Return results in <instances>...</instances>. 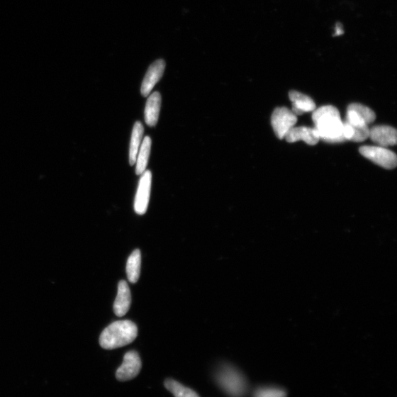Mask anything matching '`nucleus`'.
Returning a JSON list of instances; mask_svg holds the SVG:
<instances>
[{
    "instance_id": "nucleus-8",
    "label": "nucleus",
    "mask_w": 397,
    "mask_h": 397,
    "mask_svg": "<svg viewBox=\"0 0 397 397\" xmlns=\"http://www.w3.org/2000/svg\"><path fill=\"white\" fill-rule=\"evenodd\" d=\"M165 67L166 63L163 59H159L150 65L141 88V94L143 96H149L155 86L160 81L164 74Z\"/></svg>"
},
{
    "instance_id": "nucleus-18",
    "label": "nucleus",
    "mask_w": 397,
    "mask_h": 397,
    "mask_svg": "<svg viewBox=\"0 0 397 397\" xmlns=\"http://www.w3.org/2000/svg\"><path fill=\"white\" fill-rule=\"evenodd\" d=\"M347 109L354 111L363 119L367 125H369L375 121V113L371 109L362 104H352L348 106Z\"/></svg>"
},
{
    "instance_id": "nucleus-7",
    "label": "nucleus",
    "mask_w": 397,
    "mask_h": 397,
    "mask_svg": "<svg viewBox=\"0 0 397 397\" xmlns=\"http://www.w3.org/2000/svg\"><path fill=\"white\" fill-rule=\"evenodd\" d=\"M152 185V173L145 171L139 181L137 192L135 197L134 209L137 214L146 213L150 202Z\"/></svg>"
},
{
    "instance_id": "nucleus-1",
    "label": "nucleus",
    "mask_w": 397,
    "mask_h": 397,
    "mask_svg": "<svg viewBox=\"0 0 397 397\" xmlns=\"http://www.w3.org/2000/svg\"><path fill=\"white\" fill-rule=\"evenodd\" d=\"M313 122L320 139L327 143L346 142L343 134L344 123L335 107L325 106L313 111Z\"/></svg>"
},
{
    "instance_id": "nucleus-5",
    "label": "nucleus",
    "mask_w": 397,
    "mask_h": 397,
    "mask_svg": "<svg viewBox=\"0 0 397 397\" xmlns=\"http://www.w3.org/2000/svg\"><path fill=\"white\" fill-rule=\"evenodd\" d=\"M360 153L369 161L386 169H393L397 165L396 154L382 147L364 146L359 149Z\"/></svg>"
},
{
    "instance_id": "nucleus-9",
    "label": "nucleus",
    "mask_w": 397,
    "mask_h": 397,
    "mask_svg": "<svg viewBox=\"0 0 397 397\" xmlns=\"http://www.w3.org/2000/svg\"><path fill=\"white\" fill-rule=\"evenodd\" d=\"M371 140L379 147L394 146L397 142V133L395 128L387 125H377L369 129Z\"/></svg>"
},
{
    "instance_id": "nucleus-16",
    "label": "nucleus",
    "mask_w": 397,
    "mask_h": 397,
    "mask_svg": "<svg viewBox=\"0 0 397 397\" xmlns=\"http://www.w3.org/2000/svg\"><path fill=\"white\" fill-rule=\"evenodd\" d=\"M142 254L139 250L133 252L127 263V274L130 283L135 284L140 276Z\"/></svg>"
},
{
    "instance_id": "nucleus-11",
    "label": "nucleus",
    "mask_w": 397,
    "mask_h": 397,
    "mask_svg": "<svg viewBox=\"0 0 397 397\" xmlns=\"http://www.w3.org/2000/svg\"><path fill=\"white\" fill-rule=\"evenodd\" d=\"M131 293L125 281L118 283V293L114 302L113 310L117 316H124L131 305Z\"/></svg>"
},
{
    "instance_id": "nucleus-14",
    "label": "nucleus",
    "mask_w": 397,
    "mask_h": 397,
    "mask_svg": "<svg viewBox=\"0 0 397 397\" xmlns=\"http://www.w3.org/2000/svg\"><path fill=\"white\" fill-rule=\"evenodd\" d=\"M144 131V126L142 123L136 122L132 131L130 145L129 162L131 167L135 164L137 155L139 148L141 147Z\"/></svg>"
},
{
    "instance_id": "nucleus-13",
    "label": "nucleus",
    "mask_w": 397,
    "mask_h": 397,
    "mask_svg": "<svg viewBox=\"0 0 397 397\" xmlns=\"http://www.w3.org/2000/svg\"><path fill=\"white\" fill-rule=\"evenodd\" d=\"M162 107V95L158 91L148 98L145 110V123L149 127H155L159 118Z\"/></svg>"
},
{
    "instance_id": "nucleus-21",
    "label": "nucleus",
    "mask_w": 397,
    "mask_h": 397,
    "mask_svg": "<svg viewBox=\"0 0 397 397\" xmlns=\"http://www.w3.org/2000/svg\"><path fill=\"white\" fill-rule=\"evenodd\" d=\"M345 33L344 27L342 23H336L335 26V30L333 33V36H340L343 35Z\"/></svg>"
},
{
    "instance_id": "nucleus-17",
    "label": "nucleus",
    "mask_w": 397,
    "mask_h": 397,
    "mask_svg": "<svg viewBox=\"0 0 397 397\" xmlns=\"http://www.w3.org/2000/svg\"><path fill=\"white\" fill-rule=\"evenodd\" d=\"M164 386L174 397H200L194 391L172 379L166 380Z\"/></svg>"
},
{
    "instance_id": "nucleus-4",
    "label": "nucleus",
    "mask_w": 397,
    "mask_h": 397,
    "mask_svg": "<svg viewBox=\"0 0 397 397\" xmlns=\"http://www.w3.org/2000/svg\"><path fill=\"white\" fill-rule=\"evenodd\" d=\"M297 121V116L286 107L276 108L271 118L272 128L279 139L285 138L289 131L295 126Z\"/></svg>"
},
{
    "instance_id": "nucleus-20",
    "label": "nucleus",
    "mask_w": 397,
    "mask_h": 397,
    "mask_svg": "<svg viewBox=\"0 0 397 397\" xmlns=\"http://www.w3.org/2000/svg\"><path fill=\"white\" fill-rule=\"evenodd\" d=\"M350 125L352 126L353 130V136L351 140L352 142H362L367 140V139L369 137V128L368 125Z\"/></svg>"
},
{
    "instance_id": "nucleus-6",
    "label": "nucleus",
    "mask_w": 397,
    "mask_h": 397,
    "mask_svg": "<svg viewBox=\"0 0 397 397\" xmlns=\"http://www.w3.org/2000/svg\"><path fill=\"white\" fill-rule=\"evenodd\" d=\"M141 369L140 356L135 351H130L125 354L123 364L116 370V379L121 382L133 380L140 373Z\"/></svg>"
},
{
    "instance_id": "nucleus-2",
    "label": "nucleus",
    "mask_w": 397,
    "mask_h": 397,
    "mask_svg": "<svg viewBox=\"0 0 397 397\" xmlns=\"http://www.w3.org/2000/svg\"><path fill=\"white\" fill-rule=\"evenodd\" d=\"M138 335V328L130 320L111 324L99 337V345L105 350H114L131 344Z\"/></svg>"
},
{
    "instance_id": "nucleus-10",
    "label": "nucleus",
    "mask_w": 397,
    "mask_h": 397,
    "mask_svg": "<svg viewBox=\"0 0 397 397\" xmlns=\"http://www.w3.org/2000/svg\"><path fill=\"white\" fill-rule=\"evenodd\" d=\"M285 138L289 143L303 141L311 146L317 145L320 140L317 130L315 128L308 127H293L289 131Z\"/></svg>"
},
{
    "instance_id": "nucleus-15",
    "label": "nucleus",
    "mask_w": 397,
    "mask_h": 397,
    "mask_svg": "<svg viewBox=\"0 0 397 397\" xmlns=\"http://www.w3.org/2000/svg\"><path fill=\"white\" fill-rule=\"evenodd\" d=\"M151 146V138L149 136H146L140 148H139L136 157L135 174L137 175H141L146 171L149 162Z\"/></svg>"
},
{
    "instance_id": "nucleus-19",
    "label": "nucleus",
    "mask_w": 397,
    "mask_h": 397,
    "mask_svg": "<svg viewBox=\"0 0 397 397\" xmlns=\"http://www.w3.org/2000/svg\"><path fill=\"white\" fill-rule=\"evenodd\" d=\"M287 393L276 388H258L254 393L253 397H286Z\"/></svg>"
},
{
    "instance_id": "nucleus-3",
    "label": "nucleus",
    "mask_w": 397,
    "mask_h": 397,
    "mask_svg": "<svg viewBox=\"0 0 397 397\" xmlns=\"http://www.w3.org/2000/svg\"><path fill=\"white\" fill-rule=\"evenodd\" d=\"M216 380L231 397H242L247 391L245 377L231 367H225L218 372Z\"/></svg>"
},
{
    "instance_id": "nucleus-12",
    "label": "nucleus",
    "mask_w": 397,
    "mask_h": 397,
    "mask_svg": "<svg viewBox=\"0 0 397 397\" xmlns=\"http://www.w3.org/2000/svg\"><path fill=\"white\" fill-rule=\"evenodd\" d=\"M289 98L292 103L291 111L296 116L303 115L305 113L313 112L315 110L316 106L313 99L303 93L291 91Z\"/></svg>"
}]
</instances>
